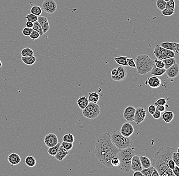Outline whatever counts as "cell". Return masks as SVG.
<instances>
[{"label": "cell", "mask_w": 179, "mask_h": 176, "mask_svg": "<svg viewBox=\"0 0 179 176\" xmlns=\"http://www.w3.org/2000/svg\"><path fill=\"white\" fill-rule=\"evenodd\" d=\"M173 174L176 176H178L179 175V166L176 165L175 168L172 170Z\"/></svg>", "instance_id": "f5cc1de1"}, {"label": "cell", "mask_w": 179, "mask_h": 176, "mask_svg": "<svg viewBox=\"0 0 179 176\" xmlns=\"http://www.w3.org/2000/svg\"><path fill=\"white\" fill-rule=\"evenodd\" d=\"M179 152H174L172 153V159L174 161H175V164L176 165H177V166H179Z\"/></svg>", "instance_id": "60d3db41"}, {"label": "cell", "mask_w": 179, "mask_h": 176, "mask_svg": "<svg viewBox=\"0 0 179 176\" xmlns=\"http://www.w3.org/2000/svg\"><path fill=\"white\" fill-rule=\"evenodd\" d=\"M139 157H140L141 162L142 169L149 168L152 165L151 160L148 157L141 155V156H140Z\"/></svg>", "instance_id": "7402d4cb"}, {"label": "cell", "mask_w": 179, "mask_h": 176, "mask_svg": "<svg viewBox=\"0 0 179 176\" xmlns=\"http://www.w3.org/2000/svg\"><path fill=\"white\" fill-rule=\"evenodd\" d=\"M37 21L39 23L40 25H41L44 34H45L50 28V24L48 23V19L45 16H39V17H38Z\"/></svg>", "instance_id": "e0dca14e"}, {"label": "cell", "mask_w": 179, "mask_h": 176, "mask_svg": "<svg viewBox=\"0 0 179 176\" xmlns=\"http://www.w3.org/2000/svg\"><path fill=\"white\" fill-rule=\"evenodd\" d=\"M165 72H166V69L164 68L160 69V68H157L154 65V66L153 67V68L150 72H151V75L159 77L164 74Z\"/></svg>", "instance_id": "603a6c76"}, {"label": "cell", "mask_w": 179, "mask_h": 176, "mask_svg": "<svg viewBox=\"0 0 179 176\" xmlns=\"http://www.w3.org/2000/svg\"><path fill=\"white\" fill-rule=\"evenodd\" d=\"M117 70V71L116 75L111 76L112 79L116 81H122L124 80L127 76V70L124 67L122 66L118 67Z\"/></svg>", "instance_id": "30bf717a"}, {"label": "cell", "mask_w": 179, "mask_h": 176, "mask_svg": "<svg viewBox=\"0 0 179 176\" xmlns=\"http://www.w3.org/2000/svg\"><path fill=\"white\" fill-rule=\"evenodd\" d=\"M82 113L83 116L87 118L94 119L100 114V106L97 103L89 102L87 106L83 110Z\"/></svg>", "instance_id": "8992f818"}, {"label": "cell", "mask_w": 179, "mask_h": 176, "mask_svg": "<svg viewBox=\"0 0 179 176\" xmlns=\"http://www.w3.org/2000/svg\"><path fill=\"white\" fill-rule=\"evenodd\" d=\"M136 109L134 106H129L126 107L123 113L124 119L129 122L133 121Z\"/></svg>", "instance_id": "4fadbf2b"}, {"label": "cell", "mask_w": 179, "mask_h": 176, "mask_svg": "<svg viewBox=\"0 0 179 176\" xmlns=\"http://www.w3.org/2000/svg\"><path fill=\"white\" fill-rule=\"evenodd\" d=\"M134 61L137 72L140 75H146L151 72L155 65L154 61L146 54L138 55Z\"/></svg>", "instance_id": "277c9868"}, {"label": "cell", "mask_w": 179, "mask_h": 176, "mask_svg": "<svg viewBox=\"0 0 179 176\" xmlns=\"http://www.w3.org/2000/svg\"><path fill=\"white\" fill-rule=\"evenodd\" d=\"M110 137L113 144L119 149H123L132 146L131 139L122 135L120 131L118 130H114L110 134Z\"/></svg>", "instance_id": "5b68a950"}, {"label": "cell", "mask_w": 179, "mask_h": 176, "mask_svg": "<svg viewBox=\"0 0 179 176\" xmlns=\"http://www.w3.org/2000/svg\"><path fill=\"white\" fill-rule=\"evenodd\" d=\"M7 159L12 166L18 165L21 162V158L19 154L16 153H12L10 154L8 157Z\"/></svg>", "instance_id": "ac0fdd59"}, {"label": "cell", "mask_w": 179, "mask_h": 176, "mask_svg": "<svg viewBox=\"0 0 179 176\" xmlns=\"http://www.w3.org/2000/svg\"><path fill=\"white\" fill-rule=\"evenodd\" d=\"M153 53L157 59L162 61L168 58L176 57V53L173 52V51L166 49L158 44H157L155 47Z\"/></svg>", "instance_id": "52a82bcc"}, {"label": "cell", "mask_w": 179, "mask_h": 176, "mask_svg": "<svg viewBox=\"0 0 179 176\" xmlns=\"http://www.w3.org/2000/svg\"><path fill=\"white\" fill-rule=\"evenodd\" d=\"M133 176H144L141 173V172L138 171V172H134V173L133 174Z\"/></svg>", "instance_id": "6f0895ef"}, {"label": "cell", "mask_w": 179, "mask_h": 176, "mask_svg": "<svg viewBox=\"0 0 179 176\" xmlns=\"http://www.w3.org/2000/svg\"><path fill=\"white\" fill-rule=\"evenodd\" d=\"M175 13V10L172 9L167 8H165L164 9L162 10V14L163 15L167 17H169Z\"/></svg>", "instance_id": "d590c367"}, {"label": "cell", "mask_w": 179, "mask_h": 176, "mask_svg": "<svg viewBox=\"0 0 179 176\" xmlns=\"http://www.w3.org/2000/svg\"><path fill=\"white\" fill-rule=\"evenodd\" d=\"M175 45H176V42H164L161 43L160 45L162 47L165 48L166 49L173 51V52H175Z\"/></svg>", "instance_id": "4316f807"}, {"label": "cell", "mask_w": 179, "mask_h": 176, "mask_svg": "<svg viewBox=\"0 0 179 176\" xmlns=\"http://www.w3.org/2000/svg\"><path fill=\"white\" fill-rule=\"evenodd\" d=\"M156 6L159 10L162 11L166 8V2L164 0H157L156 2Z\"/></svg>", "instance_id": "8d00e7d4"}, {"label": "cell", "mask_w": 179, "mask_h": 176, "mask_svg": "<svg viewBox=\"0 0 179 176\" xmlns=\"http://www.w3.org/2000/svg\"><path fill=\"white\" fill-rule=\"evenodd\" d=\"M165 73L167 74V76L169 78L173 79L178 76L179 73V66L178 63L173 64L169 68L166 69Z\"/></svg>", "instance_id": "5bb4252c"}, {"label": "cell", "mask_w": 179, "mask_h": 176, "mask_svg": "<svg viewBox=\"0 0 179 176\" xmlns=\"http://www.w3.org/2000/svg\"><path fill=\"white\" fill-rule=\"evenodd\" d=\"M164 63V69H167L169 68L170 67L172 66L173 64L177 63L176 59H175V58H166V59L162 60Z\"/></svg>", "instance_id": "f1b7e54d"}, {"label": "cell", "mask_w": 179, "mask_h": 176, "mask_svg": "<svg viewBox=\"0 0 179 176\" xmlns=\"http://www.w3.org/2000/svg\"><path fill=\"white\" fill-rule=\"evenodd\" d=\"M25 26L29 28H32L33 26V23L31 22V21H27L25 23Z\"/></svg>", "instance_id": "db71d44e"}, {"label": "cell", "mask_w": 179, "mask_h": 176, "mask_svg": "<svg viewBox=\"0 0 179 176\" xmlns=\"http://www.w3.org/2000/svg\"><path fill=\"white\" fill-rule=\"evenodd\" d=\"M30 38L31 39L33 40H35L38 39V38H39L40 36V35L38 32L34 31V30H33L32 32H31V34H30Z\"/></svg>", "instance_id": "bcb514c9"}, {"label": "cell", "mask_w": 179, "mask_h": 176, "mask_svg": "<svg viewBox=\"0 0 179 176\" xmlns=\"http://www.w3.org/2000/svg\"><path fill=\"white\" fill-rule=\"evenodd\" d=\"M156 109L157 110H159L161 112H163L165 111V110H166V107L164 105H157V106H156Z\"/></svg>", "instance_id": "816d5d0a"}, {"label": "cell", "mask_w": 179, "mask_h": 176, "mask_svg": "<svg viewBox=\"0 0 179 176\" xmlns=\"http://www.w3.org/2000/svg\"><path fill=\"white\" fill-rule=\"evenodd\" d=\"M176 3L174 0H169L166 2V8L175 10Z\"/></svg>", "instance_id": "7bdbcfd3"}, {"label": "cell", "mask_w": 179, "mask_h": 176, "mask_svg": "<svg viewBox=\"0 0 179 176\" xmlns=\"http://www.w3.org/2000/svg\"><path fill=\"white\" fill-rule=\"evenodd\" d=\"M21 61L25 65L32 66L35 63L36 58L34 55L30 57H21Z\"/></svg>", "instance_id": "cb8c5ba5"}, {"label": "cell", "mask_w": 179, "mask_h": 176, "mask_svg": "<svg viewBox=\"0 0 179 176\" xmlns=\"http://www.w3.org/2000/svg\"><path fill=\"white\" fill-rule=\"evenodd\" d=\"M164 1L167 2L169 1V0H164Z\"/></svg>", "instance_id": "94428289"}, {"label": "cell", "mask_w": 179, "mask_h": 176, "mask_svg": "<svg viewBox=\"0 0 179 176\" xmlns=\"http://www.w3.org/2000/svg\"><path fill=\"white\" fill-rule=\"evenodd\" d=\"M3 66V64H2V62L1 61H0V68H1Z\"/></svg>", "instance_id": "91938a15"}, {"label": "cell", "mask_w": 179, "mask_h": 176, "mask_svg": "<svg viewBox=\"0 0 179 176\" xmlns=\"http://www.w3.org/2000/svg\"><path fill=\"white\" fill-rule=\"evenodd\" d=\"M161 81L160 79L157 76H153L148 78L145 81V84L148 85L152 88H157L160 86Z\"/></svg>", "instance_id": "2e32d148"}, {"label": "cell", "mask_w": 179, "mask_h": 176, "mask_svg": "<svg viewBox=\"0 0 179 176\" xmlns=\"http://www.w3.org/2000/svg\"><path fill=\"white\" fill-rule=\"evenodd\" d=\"M136 153L135 148L132 147L119 150L117 157L120 159V164L118 167L120 170L126 173H129L131 170V159Z\"/></svg>", "instance_id": "3957f363"}, {"label": "cell", "mask_w": 179, "mask_h": 176, "mask_svg": "<svg viewBox=\"0 0 179 176\" xmlns=\"http://www.w3.org/2000/svg\"><path fill=\"white\" fill-rule=\"evenodd\" d=\"M25 161L27 166L30 168H33L36 165V161L35 158L31 155H29L25 158Z\"/></svg>", "instance_id": "484cf974"}, {"label": "cell", "mask_w": 179, "mask_h": 176, "mask_svg": "<svg viewBox=\"0 0 179 176\" xmlns=\"http://www.w3.org/2000/svg\"><path fill=\"white\" fill-rule=\"evenodd\" d=\"M21 57H30L34 55V51L32 49L26 47L23 49L21 51Z\"/></svg>", "instance_id": "4dcf8cb0"}, {"label": "cell", "mask_w": 179, "mask_h": 176, "mask_svg": "<svg viewBox=\"0 0 179 176\" xmlns=\"http://www.w3.org/2000/svg\"><path fill=\"white\" fill-rule=\"evenodd\" d=\"M127 62L128 64V66L131 67V68H136V63H135V61L133 58H127Z\"/></svg>", "instance_id": "f6af8a7d"}, {"label": "cell", "mask_w": 179, "mask_h": 176, "mask_svg": "<svg viewBox=\"0 0 179 176\" xmlns=\"http://www.w3.org/2000/svg\"><path fill=\"white\" fill-rule=\"evenodd\" d=\"M63 142H66L73 143L74 141V135L71 133L69 134H67L65 135H63Z\"/></svg>", "instance_id": "836d02e7"}, {"label": "cell", "mask_w": 179, "mask_h": 176, "mask_svg": "<svg viewBox=\"0 0 179 176\" xmlns=\"http://www.w3.org/2000/svg\"><path fill=\"white\" fill-rule=\"evenodd\" d=\"M154 169V167L151 165L149 168L142 169L141 172V173L144 176H151Z\"/></svg>", "instance_id": "e575fe53"}, {"label": "cell", "mask_w": 179, "mask_h": 176, "mask_svg": "<svg viewBox=\"0 0 179 176\" xmlns=\"http://www.w3.org/2000/svg\"><path fill=\"white\" fill-rule=\"evenodd\" d=\"M44 142L45 145L48 148L55 146L59 143L58 137L54 133H50L47 135L44 139Z\"/></svg>", "instance_id": "8fae6325"}, {"label": "cell", "mask_w": 179, "mask_h": 176, "mask_svg": "<svg viewBox=\"0 0 179 176\" xmlns=\"http://www.w3.org/2000/svg\"><path fill=\"white\" fill-rule=\"evenodd\" d=\"M162 119L166 123H169L172 121L174 118V113L173 112L171 111H164L161 114Z\"/></svg>", "instance_id": "ffe728a7"}, {"label": "cell", "mask_w": 179, "mask_h": 176, "mask_svg": "<svg viewBox=\"0 0 179 176\" xmlns=\"http://www.w3.org/2000/svg\"><path fill=\"white\" fill-rule=\"evenodd\" d=\"M154 61L155 62V66L157 68H160V69L164 68L165 65H164V63L163 61L156 58Z\"/></svg>", "instance_id": "b9f144b4"}, {"label": "cell", "mask_w": 179, "mask_h": 176, "mask_svg": "<svg viewBox=\"0 0 179 176\" xmlns=\"http://www.w3.org/2000/svg\"><path fill=\"white\" fill-rule=\"evenodd\" d=\"M134 131V128L132 125L129 122H125L122 126L120 132L126 137H130Z\"/></svg>", "instance_id": "7c38bea8"}, {"label": "cell", "mask_w": 179, "mask_h": 176, "mask_svg": "<svg viewBox=\"0 0 179 176\" xmlns=\"http://www.w3.org/2000/svg\"><path fill=\"white\" fill-rule=\"evenodd\" d=\"M30 11H31V13H32L37 16H39L42 14L43 10H42V8L40 6H34L31 8Z\"/></svg>", "instance_id": "1f68e13d"}, {"label": "cell", "mask_w": 179, "mask_h": 176, "mask_svg": "<svg viewBox=\"0 0 179 176\" xmlns=\"http://www.w3.org/2000/svg\"><path fill=\"white\" fill-rule=\"evenodd\" d=\"M131 170L133 172L141 171L142 170L140 157L137 155H134L132 158L131 162Z\"/></svg>", "instance_id": "9a60e30c"}, {"label": "cell", "mask_w": 179, "mask_h": 176, "mask_svg": "<svg viewBox=\"0 0 179 176\" xmlns=\"http://www.w3.org/2000/svg\"><path fill=\"white\" fill-rule=\"evenodd\" d=\"M60 145H61V144H60L59 143H58V144L56 145L55 146L49 148L48 150H47L48 153L51 157H55L56 153L58 152V150H59Z\"/></svg>", "instance_id": "f546056e"}, {"label": "cell", "mask_w": 179, "mask_h": 176, "mask_svg": "<svg viewBox=\"0 0 179 176\" xmlns=\"http://www.w3.org/2000/svg\"><path fill=\"white\" fill-rule=\"evenodd\" d=\"M168 167L170 169L172 170L173 168H175V166L176 165L175 164V161L172 160V159H169L168 162Z\"/></svg>", "instance_id": "f907efd6"}, {"label": "cell", "mask_w": 179, "mask_h": 176, "mask_svg": "<svg viewBox=\"0 0 179 176\" xmlns=\"http://www.w3.org/2000/svg\"><path fill=\"white\" fill-rule=\"evenodd\" d=\"M117 69H114L112 70L111 72V76H114L116 75V73H117Z\"/></svg>", "instance_id": "680465c9"}, {"label": "cell", "mask_w": 179, "mask_h": 176, "mask_svg": "<svg viewBox=\"0 0 179 176\" xmlns=\"http://www.w3.org/2000/svg\"><path fill=\"white\" fill-rule=\"evenodd\" d=\"M42 9L48 14H54L56 11L57 5L54 0H44L42 4Z\"/></svg>", "instance_id": "ba28073f"}, {"label": "cell", "mask_w": 179, "mask_h": 176, "mask_svg": "<svg viewBox=\"0 0 179 176\" xmlns=\"http://www.w3.org/2000/svg\"><path fill=\"white\" fill-rule=\"evenodd\" d=\"M119 150L111 142L110 134L104 133L96 140L94 154L100 163L108 168L113 167L111 160L117 157Z\"/></svg>", "instance_id": "6da1fadb"}, {"label": "cell", "mask_w": 179, "mask_h": 176, "mask_svg": "<svg viewBox=\"0 0 179 176\" xmlns=\"http://www.w3.org/2000/svg\"><path fill=\"white\" fill-rule=\"evenodd\" d=\"M89 103L88 98L85 96L80 97L77 101L78 106L81 110H83V109H85L87 106V105L89 104Z\"/></svg>", "instance_id": "44dd1931"}, {"label": "cell", "mask_w": 179, "mask_h": 176, "mask_svg": "<svg viewBox=\"0 0 179 176\" xmlns=\"http://www.w3.org/2000/svg\"><path fill=\"white\" fill-rule=\"evenodd\" d=\"M156 109V107L154 105H150L148 109L149 113L151 115H152L155 112Z\"/></svg>", "instance_id": "681fc988"}, {"label": "cell", "mask_w": 179, "mask_h": 176, "mask_svg": "<svg viewBox=\"0 0 179 176\" xmlns=\"http://www.w3.org/2000/svg\"><path fill=\"white\" fill-rule=\"evenodd\" d=\"M179 43L178 42H176V45H175V53H176L177 54H179Z\"/></svg>", "instance_id": "9f6ffc18"}, {"label": "cell", "mask_w": 179, "mask_h": 176, "mask_svg": "<svg viewBox=\"0 0 179 176\" xmlns=\"http://www.w3.org/2000/svg\"><path fill=\"white\" fill-rule=\"evenodd\" d=\"M152 115L154 119H159L161 116V112L156 109V110H155V112H154Z\"/></svg>", "instance_id": "c3c4849f"}, {"label": "cell", "mask_w": 179, "mask_h": 176, "mask_svg": "<svg viewBox=\"0 0 179 176\" xmlns=\"http://www.w3.org/2000/svg\"><path fill=\"white\" fill-rule=\"evenodd\" d=\"M151 176H159V174L158 173V171L155 168H154L152 174Z\"/></svg>", "instance_id": "11a10c76"}, {"label": "cell", "mask_w": 179, "mask_h": 176, "mask_svg": "<svg viewBox=\"0 0 179 176\" xmlns=\"http://www.w3.org/2000/svg\"><path fill=\"white\" fill-rule=\"evenodd\" d=\"M164 105V106H167V100L166 99H164V98H160V99H158L154 103V105L155 106H157V105Z\"/></svg>", "instance_id": "ab89813d"}, {"label": "cell", "mask_w": 179, "mask_h": 176, "mask_svg": "<svg viewBox=\"0 0 179 176\" xmlns=\"http://www.w3.org/2000/svg\"><path fill=\"white\" fill-rule=\"evenodd\" d=\"M69 153V151L67 150L64 148H63L60 145L58 152L56 153L55 156L54 157H55L56 160H58V161H62L68 155Z\"/></svg>", "instance_id": "d6986e66"}, {"label": "cell", "mask_w": 179, "mask_h": 176, "mask_svg": "<svg viewBox=\"0 0 179 176\" xmlns=\"http://www.w3.org/2000/svg\"><path fill=\"white\" fill-rule=\"evenodd\" d=\"M147 115L146 110L142 107H138L136 109L134 116L133 121L136 124H139L145 119Z\"/></svg>", "instance_id": "9c48e42d"}, {"label": "cell", "mask_w": 179, "mask_h": 176, "mask_svg": "<svg viewBox=\"0 0 179 176\" xmlns=\"http://www.w3.org/2000/svg\"><path fill=\"white\" fill-rule=\"evenodd\" d=\"M33 30L32 28H29L27 27H25V28H23V34L25 36H29L31 32H32Z\"/></svg>", "instance_id": "7dc6e473"}, {"label": "cell", "mask_w": 179, "mask_h": 176, "mask_svg": "<svg viewBox=\"0 0 179 176\" xmlns=\"http://www.w3.org/2000/svg\"><path fill=\"white\" fill-rule=\"evenodd\" d=\"M175 149L171 147H161L155 153L151 162L153 166L158 171L160 176H175L172 170L168 165L169 159H172V154Z\"/></svg>", "instance_id": "7a4b0ae2"}, {"label": "cell", "mask_w": 179, "mask_h": 176, "mask_svg": "<svg viewBox=\"0 0 179 176\" xmlns=\"http://www.w3.org/2000/svg\"><path fill=\"white\" fill-rule=\"evenodd\" d=\"M128 57L126 56L123 57H114V61L118 65L123 67H128L127 62V58Z\"/></svg>", "instance_id": "d4e9b609"}, {"label": "cell", "mask_w": 179, "mask_h": 176, "mask_svg": "<svg viewBox=\"0 0 179 176\" xmlns=\"http://www.w3.org/2000/svg\"><path fill=\"white\" fill-rule=\"evenodd\" d=\"M89 102L93 103H97L99 101L100 96L99 93L97 92H89V97H87Z\"/></svg>", "instance_id": "83f0119b"}, {"label": "cell", "mask_w": 179, "mask_h": 176, "mask_svg": "<svg viewBox=\"0 0 179 176\" xmlns=\"http://www.w3.org/2000/svg\"><path fill=\"white\" fill-rule=\"evenodd\" d=\"M32 30L35 31L39 34L40 36L43 35L44 33L43 32V28H41V25H40L38 21H35L33 23V26L32 27Z\"/></svg>", "instance_id": "d6a6232c"}, {"label": "cell", "mask_w": 179, "mask_h": 176, "mask_svg": "<svg viewBox=\"0 0 179 176\" xmlns=\"http://www.w3.org/2000/svg\"><path fill=\"white\" fill-rule=\"evenodd\" d=\"M61 146L63 148H64L67 150L70 151V150L72 149L74 145H73V143H72L66 142H63H63L61 144Z\"/></svg>", "instance_id": "f35d334b"}, {"label": "cell", "mask_w": 179, "mask_h": 176, "mask_svg": "<svg viewBox=\"0 0 179 176\" xmlns=\"http://www.w3.org/2000/svg\"><path fill=\"white\" fill-rule=\"evenodd\" d=\"M25 18L27 20V21H31L33 23L37 21L38 20V16L32 13L27 14V15L25 16Z\"/></svg>", "instance_id": "74e56055"}, {"label": "cell", "mask_w": 179, "mask_h": 176, "mask_svg": "<svg viewBox=\"0 0 179 176\" xmlns=\"http://www.w3.org/2000/svg\"><path fill=\"white\" fill-rule=\"evenodd\" d=\"M120 164V159L118 157H114L111 160V164L113 166H118Z\"/></svg>", "instance_id": "ee69618b"}]
</instances>
